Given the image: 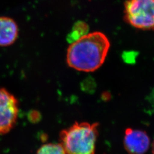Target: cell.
I'll list each match as a JSON object with an SVG mask.
<instances>
[{
	"label": "cell",
	"mask_w": 154,
	"mask_h": 154,
	"mask_svg": "<svg viewBox=\"0 0 154 154\" xmlns=\"http://www.w3.org/2000/svg\"><path fill=\"white\" fill-rule=\"evenodd\" d=\"M88 26L87 23L83 21H78L74 25L72 32L67 36L68 41L72 44L88 34Z\"/></svg>",
	"instance_id": "52a82bcc"
},
{
	"label": "cell",
	"mask_w": 154,
	"mask_h": 154,
	"mask_svg": "<svg viewBox=\"0 0 154 154\" xmlns=\"http://www.w3.org/2000/svg\"><path fill=\"white\" fill-rule=\"evenodd\" d=\"M124 17L134 28L154 30V0H126Z\"/></svg>",
	"instance_id": "3957f363"
},
{
	"label": "cell",
	"mask_w": 154,
	"mask_h": 154,
	"mask_svg": "<svg viewBox=\"0 0 154 154\" xmlns=\"http://www.w3.org/2000/svg\"><path fill=\"white\" fill-rule=\"evenodd\" d=\"M35 154H66L60 143H46L41 146Z\"/></svg>",
	"instance_id": "ba28073f"
},
{
	"label": "cell",
	"mask_w": 154,
	"mask_h": 154,
	"mask_svg": "<svg viewBox=\"0 0 154 154\" xmlns=\"http://www.w3.org/2000/svg\"><path fill=\"white\" fill-rule=\"evenodd\" d=\"M18 35V27L13 19L0 17V46H11L15 42Z\"/></svg>",
	"instance_id": "8992f818"
},
{
	"label": "cell",
	"mask_w": 154,
	"mask_h": 154,
	"mask_svg": "<svg viewBox=\"0 0 154 154\" xmlns=\"http://www.w3.org/2000/svg\"><path fill=\"white\" fill-rule=\"evenodd\" d=\"M18 115L16 98L5 88H0V134L11 131L16 123Z\"/></svg>",
	"instance_id": "277c9868"
},
{
	"label": "cell",
	"mask_w": 154,
	"mask_h": 154,
	"mask_svg": "<svg viewBox=\"0 0 154 154\" xmlns=\"http://www.w3.org/2000/svg\"><path fill=\"white\" fill-rule=\"evenodd\" d=\"M99 124L76 122L61 131L60 144L66 154H95Z\"/></svg>",
	"instance_id": "7a4b0ae2"
},
{
	"label": "cell",
	"mask_w": 154,
	"mask_h": 154,
	"mask_svg": "<svg viewBox=\"0 0 154 154\" xmlns=\"http://www.w3.org/2000/svg\"><path fill=\"white\" fill-rule=\"evenodd\" d=\"M124 147L129 154H144L149 149L150 140L145 131L127 128L124 137Z\"/></svg>",
	"instance_id": "5b68a950"
},
{
	"label": "cell",
	"mask_w": 154,
	"mask_h": 154,
	"mask_svg": "<svg viewBox=\"0 0 154 154\" xmlns=\"http://www.w3.org/2000/svg\"><path fill=\"white\" fill-rule=\"evenodd\" d=\"M152 154H154V142L152 144Z\"/></svg>",
	"instance_id": "9c48e42d"
},
{
	"label": "cell",
	"mask_w": 154,
	"mask_h": 154,
	"mask_svg": "<svg viewBox=\"0 0 154 154\" xmlns=\"http://www.w3.org/2000/svg\"><path fill=\"white\" fill-rule=\"evenodd\" d=\"M110 48V41L104 33H88L70 44L67 51V63L79 72H94L105 62Z\"/></svg>",
	"instance_id": "6da1fadb"
}]
</instances>
